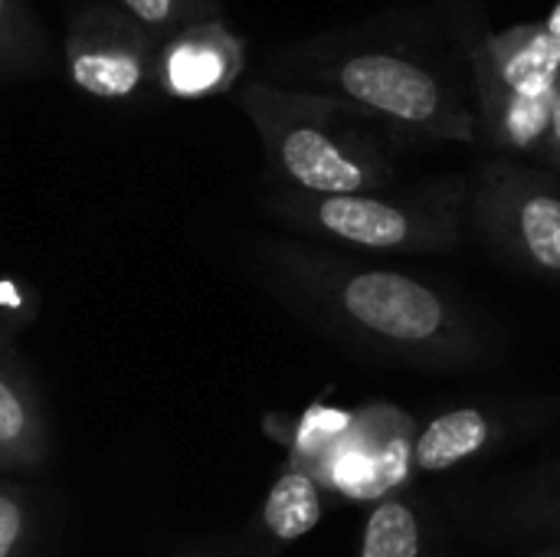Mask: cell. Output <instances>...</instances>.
I'll use <instances>...</instances> for the list:
<instances>
[{
	"label": "cell",
	"mask_w": 560,
	"mask_h": 557,
	"mask_svg": "<svg viewBox=\"0 0 560 557\" xmlns=\"http://www.w3.org/2000/svg\"><path fill=\"white\" fill-rule=\"evenodd\" d=\"M325 515V489L322 483L299 463L292 460L282 476L272 483L259 522H262V535L276 545H289L299 542L302 535H308Z\"/></svg>",
	"instance_id": "4fadbf2b"
},
{
	"label": "cell",
	"mask_w": 560,
	"mask_h": 557,
	"mask_svg": "<svg viewBox=\"0 0 560 557\" xmlns=\"http://www.w3.org/2000/svg\"><path fill=\"white\" fill-rule=\"evenodd\" d=\"M236 102L279 190L331 197L394 187V141L348 102L279 82H249Z\"/></svg>",
	"instance_id": "3957f363"
},
{
	"label": "cell",
	"mask_w": 560,
	"mask_h": 557,
	"mask_svg": "<svg viewBox=\"0 0 560 557\" xmlns=\"http://www.w3.org/2000/svg\"><path fill=\"white\" fill-rule=\"evenodd\" d=\"M538 557H560V545H555V548H548V552H541Z\"/></svg>",
	"instance_id": "d6986e66"
},
{
	"label": "cell",
	"mask_w": 560,
	"mask_h": 557,
	"mask_svg": "<svg viewBox=\"0 0 560 557\" xmlns=\"http://www.w3.org/2000/svg\"><path fill=\"white\" fill-rule=\"evenodd\" d=\"M272 72L348 102L394 144L479 138L463 36L450 39L420 13L322 33L285 49Z\"/></svg>",
	"instance_id": "7a4b0ae2"
},
{
	"label": "cell",
	"mask_w": 560,
	"mask_h": 557,
	"mask_svg": "<svg viewBox=\"0 0 560 557\" xmlns=\"http://www.w3.org/2000/svg\"><path fill=\"white\" fill-rule=\"evenodd\" d=\"M489 529L499 538L560 535V460L512 483L489 509Z\"/></svg>",
	"instance_id": "8fae6325"
},
{
	"label": "cell",
	"mask_w": 560,
	"mask_h": 557,
	"mask_svg": "<svg viewBox=\"0 0 560 557\" xmlns=\"http://www.w3.org/2000/svg\"><path fill=\"white\" fill-rule=\"evenodd\" d=\"M49 456V423L39 394L0 338V469H33Z\"/></svg>",
	"instance_id": "30bf717a"
},
{
	"label": "cell",
	"mask_w": 560,
	"mask_h": 557,
	"mask_svg": "<svg viewBox=\"0 0 560 557\" xmlns=\"http://www.w3.org/2000/svg\"><path fill=\"white\" fill-rule=\"evenodd\" d=\"M33 506L16 486L0 483V557H30Z\"/></svg>",
	"instance_id": "2e32d148"
},
{
	"label": "cell",
	"mask_w": 560,
	"mask_h": 557,
	"mask_svg": "<svg viewBox=\"0 0 560 557\" xmlns=\"http://www.w3.org/2000/svg\"><path fill=\"white\" fill-rule=\"evenodd\" d=\"M541 167L560 174V79L558 89H555V108H551V125H548V138H545V148L538 154Z\"/></svg>",
	"instance_id": "e0dca14e"
},
{
	"label": "cell",
	"mask_w": 560,
	"mask_h": 557,
	"mask_svg": "<svg viewBox=\"0 0 560 557\" xmlns=\"http://www.w3.org/2000/svg\"><path fill=\"white\" fill-rule=\"evenodd\" d=\"M154 53L158 36L115 3H85L66 20V79L95 102L138 105L154 95Z\"/></svg>",
	"instance_id": "52a82bcc"
},
{
	"label": "cell",
	"mask_w": 560,
	"mask_h": 557,
	"mask_svg": "<svg viewBox=\"0 0 560 557\" xmlns=\"http://www.w3.org/2000/svg\"><path fill=\"white\" fill-rule=\"evenodd\" d=\"M266 210L308 236L364 253H453L469 217V181L436 177L417 187L331 197L276 190Z\"/></svg>",
	"instance_id": "277c9868"
},
{
	"label": "cell",
	"mask_w": 560,
	"mask_h": 557,
	"mask_svg": "<svg viewBox=\"0 0 560 557\" xmlns=\"http://www.w3.org/2000/svg\"><path fill=\"white\" fill-rule=\"evenodd\" d=\"M358 557H436V529L410 496H384L368 512Z\"/></svg>",
	"instance_id": "7c38bea8"
},
{
	"label": "cell",
	"mask_w": 560,
	"mask_h": 557,
	"mask_svg": "<svg viewBox=\"0 0 560 557\" xmlns=\"http://www.w3.org/2000/svg\"><path fill=\"white\" fill-rule=\"evenodd\" d=\"M246 36L223 13L187 23L158 39L154 95L174 102L217 98L236 89L246 72Z\"/></svg>",
	"instance_id": "ba28073f"
},
{
	"label": "cell",
	"mask_w": 560,
	"mask_h": 557,
	"mask_svg": "<svg viewBox=\"0 0 560 557\" xmlns=\"http://www.w3.org/2000/svg\"><path fill=\"white\" fill-rule=\"evenodd\" d=\"M545 30L558 39V46H560V0L551 7V13H548V20H545Z\"/></svg>",
	"instance_id": "ac0fdd59"
},
{
	"label": "cell",
	"mask_w": 560,
	"mask_h": 557,
	"mask_svg": "<svg viewBox=\"0 0 560 557\" xmlns=\"http://www.w3.org/2000/svg\"><path fill=\"white\" fill-rule=\"evenodd\" d=\"M52 62L46 26L30 0H0V85L43 76Z\"/></svg>",
	"instance_id": "5bb4252c"
},
{
	"label": "cell",
	"mask_w": 560,
	"mask_h": 557,
	"mask_svg": "<svg viewBox=\"0 0 560 557\" xmlns=\"http://www.w3.org/2000/svg\"><path fill=\"white\" fill-rule=\"evenodd\" d=\"M522 427H532V417L505 404H459L440 410L413 440V466L427 476L453 473L499 450Z\"/></svg>",
	"instance_id": "9c48e42d"
},
{
	"label": "cell",
	"mask_w": 560,
	"mask_h": 557,
	"mask_svg": "<svg viewBox=\"0 0 560 557\" xmlns=\"http://www.w3.org/2000/svg\"><path fill=\"white\" fill-rule=\"evenodd\" d=\"M259 263L289 309L368 361L456 374L502 351L479 312L417 272L302 243H266Z\"/></svg>",
	"instance_id": "6da1fadb"
},
{
	"label": "cell",
	"mask_w": 560,
	"mask_h": 557,
	"mask_svg": "<svg viewBox=\"0 0 560 557\" xmlns=\"http://www.w3.org/2000/svg\"><path fill=\"white\" fill-rule=\"evenodd\" d=\"M112 3L121 13H128L135 23L151 30L158 39L187 26V23L223 13L217 0H112Z\"/></svg>",
	"instance_id": "9a60e30c"
},
{
	"label": "cell",
	"mask_w": 560,
	"mask_h": 557,
	"mask_svg": "<svg viewBox=\"0 0 560 557\" xmlns=\"http://www.w3.org/2000/svg\"><path fill=\"white\" fill-rule=\"evenodd\" d=\"M463 49L482 138L502 154L538 158L560 79L558 39L545 23H515L463 36Z\"/></svg>",
	"instance_id": "5b68a950"
},
{
	"label": "cell",
	"mask_w": 560,
	"mask_h": 557,
	"mask_svg": "<svg viewBox=\"0 0 560 557\" xmlns=\"http://www.w3.org/2000/svg\"><path fill=\"white\" fill-rule=\"evenodd\" d=\"M476 230L515 266L560 282V174L495 158L469 181Z\"/></svg>",
	"instance_id": "8992f818"
}]
</instances>
